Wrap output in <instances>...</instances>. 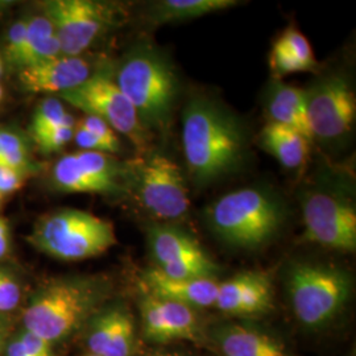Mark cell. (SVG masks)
Returning a JSON list of instances; mask_svg holds the SVG:
<instances>
[{
	"mask_svg": "<svg viewBox=\"0 0 356 356\" xmlns=\"http://www.w3.org/2000/svg\"><path fill=\"white\" fill-rule=\"evenodd\" d=\"M73 118L69 114L63 101L58 97H47L38 103L31 120L29 134L33 141L38 140L42 135L49 132L53 128L60 126Z\"/></svg>",
	"mask_w": 356,
	"mask_h": 356,
	"instance_id": "d4e9b609",
	"label": "cell"
},
{
	"mask_svg": "<svg viewBox=\"0 0 356 356\" xmlns=\"http://www.w3.org/2000/svg\"><path fill=\"white\" fill-rule=\"evenodd\" d=\"M60 54V41L49 17L42 11L28 15L26 44L15 69L20 70Z\"/></svg>",
	"mask_w": 356,
	"mask_h": 356,
	"instance_id": "44dd1931",
	"label": "cell"
},
{
	"mask_svg": "<svg viewBox=\"0 0 356 356\" xmlns=\"http://www.w3.org/2000/svg\"><path fill=\"white\" fill-rule=\"evenodd\" d=\"M3 198H4V197H3V195H1V194H0V206H1V204H3Z\"/></svg>",
	"mask_w": 356,
	"mask_h": 356,
	"instance_id": "f35d334b",
	"label": "cell"
},
{
	"mask_svg": "<svg viewBox=\"0 0 356 356\" xmlns=\"http://www.w3.org/2000/svg\"><path fill=\"white\" fill-rule=\"evenodd\" d=\"M3 67H4V63H3V58H1V56H0V74H1V72H3Z\"/></svg>",
	"mask_w": 356,
	"mask_h": 356,
	"instance_id": "74e56055",
	"label": "cell"
},
{
	"mask_svg": "<svg viewBox=\"0 0 356 356\" xmlns=\"http://www.w3.org/2000/svg\"><path fill=\"white\" fill-rule=\"evenodd\" d=\"M19 339L28 356H53L51 344L32 332L23 331V334L19 335Z\"/></svg>",
	"mask_w": 356,
	"mask_h": 356,
	"instance_id": "1f68e13d",
	"label": "cell"
},
{
	"mask_svg": "<svg viewBox=\"0 0 356 356\" xmlns=\"http://www.w3.org/2000/svg\"><path fill=\"white\" fill-rule=\"evenodd\" d=\"M219 347L225 356H288L275 338L242 326H231L222 331Z\"/></svg>",
	"mask_w": 356,
	"mask_h": 356,
	"instance_id": "7402d4cb",
	"label": "cell"
},
{
	"mask_svg": "<svg viewBox=\"0 0 356 356\" xmlns=\"http://www.w3.org/2000/svg\"><path fill=\"white\" fill-rule=\"evenodd\" d=\"M285 209L276 194L245 188L220 197L207 210V222L229 245L257 248L269 242L281 229Z\"/></svg>",
	"mask_w": 356,
	"mask_h": 356,
	"instance_id": "277c9868",
	"label": "cell"
},
{
	"mask_svg": "<svg viewBox=\"0 0 356 356\" xmlns=\"http://www.w3.org/2000/svg\"><path fill=\"white\" fill-rule=\"evenodd\" d=\"M181 138L189 175L200 185L227 175L242 161V124L211 99L191 98L182 115Z\"/></svg>",
	"mask_w": 356,
	"mask_h": 356,
	"instance_id": "6da1fadb",
	"label": "cell"
},
{
	"mask_svg": "<svg viewBox=\"0 0 356 356\" xmlns=\"http://www.w3.org/2000/svg\"><path fill=\"white\" fill-rule=\"evenodd\" d=\"M23 297V286L10 268L0 267V316L16 310Z\"/></svg>",
	"mask_w": 356,
	"mask_h": 356,
	"instance_id": "83f0119b",
	"label": "cell"
},
{
	"mask_svg": "<svg viewBox=\"0 0 356 356\" xmlns=\"http://www.w3.org/2000/svg\"><path fill=\"white\" fill-rule=\"evenodd\" d=\"M236 4V0H161L149 7L148 19L154 26H164L198 19L232 8Z\"/></svg>",
	"mask_w": 356,
	"mask_h": 356,
	"instance_id": "603a6c76",
	"label": "cell"
},
{
	"mask_svg": "<svg viewBox=\"0 0 356 356\" xmlns=\"http://www.w3.org/2000/svg\"><path fill=\"white\" fill-rule=\"evenodd\" d=\"M293 312L307 327H319L334 318L351 294V279L339 268L297 263L288 273Z\"/></svg>",
	"mask_w": 356,
	"mask_h": 356,
	"instance_id": "8992f818",
	"label": "cell"
},
{
	"mask_svg": "<svg viewBox=\"0 0 356 356\" xmlns=\"http://www.w3.org/2000/svg\"><path fill=\"white\" fill-rule=\"evenodd\" d=\"M108 293L99 277H61L42 284L24 309L23 323L53 344L69 337L95 313Z\"/></svg>",
	"mask_w": 356,
	"mask_h": 356,
	"instance_id": "7a4b0ae2",
	"label": "cell"
},
{
	"mask_svg": "<svg viewBox=\"0 0 356 356\" xmlns=\"http://www.w3.org/2000/svg\"><path fill=\"white\" fill-rule=\"evenodd\" d=\"M58 98L86 115L99 118L116 134L124 135L139 148L145 145L147 131L113 76L95 73L86 82L58 95Z\"/></svg>",
	"mask_w": 356,
	"mask_h": 356,
	"instance_id": "ba28073f",
	"label": "cell"
},
{
	"mask_svg": "<svg viewBox=\"0 0 356 356\" xmlns=\"http://www.w3.org/2000/svg\"><path fill=\"white\" fill-rule=\"evenodd\" d=\"M132 185L143 206L153 216L173 220L186 216L189 191L175 161L161 153H153L132 166Z\"/></svg>",
	"mask_w": 356,
	"mask_h": 356,
	"instance_id": "30bf717a",
	"label": "cell"
},
{
	"mask_svg": "<svg viewBox=\"0 0 356 356\" xmlns=\"http://www.w3.org/2000/svg\"><path fill=\"white\" fill-rule=\"evenodd\" d=\"M26 26H28V15H24L13 22L4 36L3 53L0 56L3 58V63H6L13 69L16 67L19 57L26 44Z\"/></svg>",
	"mask_w": 356,
	"mask_h": 356,
	"instance_id": "4316f807",
	"label": "cell"
},
{
	"mask_svg": "<svg viewBox=\"0 0 356 356\" xmlns=\"http://www.w3.org/2000/svg\"><path fill=\"white\" fill-rule=\"evenodd\" d=\"M8 332H10L8 321L4 316H0V354L3 353V350L7 347V343H8Z\"/></svg>",
	"mask_w": 356,
	"mask_h": 356,
	"instance_id": "e575fe53",
	"label": "cell"
},
{
	"mask_svg": "<svg viewBox=\"0 0 356 356\" xmlns=\"http://www.w3.org/2000/svg\"><path fill=\"white\" fill-rule=\"evenodd\" d=\"M0 166H8L28 173L36 170L26 135L13 127L0 128Z\"/></svg>",
	"mask_w": 356,
	"mask_h": 356,
	"instance_id": "cb8c5ba5",
	"label": "cell"
},
{
	"mask_svg": "<svg viewBox=\"0 0 356 356\" xmlns=\"http://www.w3.org/2000/svg\"><path fill=\"white\" fill-rule=\"evenodd\" d=\"M144 335L154 342L194 339L198 319L191 306L144 294L140 302Z\"/></svg>",
	"mask_w": 356,
	"mask_h": 356,
	"instance_id": "9a60e30c",
	"label": "cell"
},
{
	"mask_svg": "<svg viewBox=\"0 0 356 356\" xmlns=\"http://www.w3.org/2000/svg\"><path fill=\"white\" fill-rule=\"evenodd\" d=\"M31 176L26 170L0 166V194L3 197L20 191L26 185V179Z\"/></svg>",
	"mask_w": 356,
	"mask_h": 356,
	"instance_id": "4dcf8cb0",
	"label": "cell"
},
{
	"mask_svg": "<svg viewBox=\"0 0 356 356\" xmlns=\"http://www.w3.org/2000/svg\"><path fill=\"white\" fill-rule=\"evenodd\" d=\"M156 269L173 279H214L219 268L194 238L166 225L148 227Z\"/></svg>",
	"mask_w": 356,
	"mask_h": 356,
	"instance_id": "4fadbf2b",
	"label": "cell"
},
{
	"mask_svg": "<svg viewBox=\"0 0 356 356\" xmlns=\"http://www.w3.org/2000/svg\"><path fill=\"white\" fill-rule=\"evenodd\" d=\"M306 116L313 139L334 143L354 126L356 98L350 83L339 74L325 76L305 90Z\"/></svg>",
	"mask_w": 356,
	"mask_h": 356,
	"instance_id": "8fae6325",
	"label": "cell"
},
{
	"mask_svg": "<svg viewBox=\"0 0 356 356\" xmlns=\"http://www.w3.org/2000/svg\"><path fill=\"white\" fill-rule=\"evenodd\" d=\"M76 119L74 116L66 120L63 124L57 126L56 128L38 138L35 140V144L38 145V151L42 154H51V153H57L63 151L65 147L73 140L74 138V129H76Z\"/></svg>",
	"mask_w": 356,
	"mask_h": 356,
	"instance_id": "f1b7e54d",
	"label": "cell"
},
{
	"mask_svg": "<svg viewBox=\"0 0 356 356\" xmlns=\"http://www.w3.org/2000/svg\"><path fill=\"white\" fill-rule=\"evenodd\" d=\"M26 242L63 261H81L107 252L118 243L114 225L76 209H60L38 218Z\"/></svg>",
	"mask_w": 356,
	"mask_h": 356,
	"instance_id": "5b68a950",
	"label": "cell"
},
{
	"mask_svg": "<svg viewBox=\"0 0 356 356\" xmlns=\"http://www.w3.org/2000/svg\"><path fill=\"white\" fill-rule=\"evenodd\" d=\"M49 178L51 188L61 193L122 197L132 186V166L113 154L79 151L60 157Z\"/></svg>",
	"mask_w": 356,
	"mask_h": 356,
	"instance_id": "52a82bcc",
	"label": "cell"
},
{
	"mask_svg": "<svg viewBox=\"0 0 356 356\" xmlns=\"http://www.w3.org/2000/svg\"><path fill=\"white\" fill-rule=\"evenodd\" d=\"M6 355L7 356H28L23 348V346L20 343L19 337H16L11 342L7 343L6 347Z\"/></svg>",
	"mask_w": 356,
	"mask_h": 356,
	"instance_id": "836d02e7",
	"label": "cell"
},
{
	"mask_svg": "<svg viewBox=\"0 0 356 356\" xmlns=\"http://www.w3.org/2000/svg\"><path fill=\"white\" fill-rule=\"evenodd\" d=\"M267 113L269 122L293 128L313 140L306 116L305 90L286 85L277 79L269 91Z\"/></svg>",
	"mask_w": 356,
	"mask_h": 356,
	"instance_id": "d6986e66",
	"label": "cell"
},
{
	"mask_svg": "<svg viewBox=\"0 0 356 356\" xmlns=\"http://www.w3.org/2000/svg\"><path fill=\"white\" fill-rule=\"evenodd\" d=\"M11 254V229L10 222L0 216V261Z\"/></svg>",
	"mask_w": 356,
	"mask_h": 356,
	"instance_id": "d6a6232c",
	"label": "cell"
},
{
	"mask_svg": "<svg viewBox=\"0 0 356 356\" xmlns=\"http://www.w3.org/2000/svg\"><path fill=\"white\" fill-rule=\"evenodd\" d=\"M114 79L147 132L166 129L177 101L178 81L161 51L151 45L135 47L118 66Z\"/></svg>",
	"mask_w": 356,
	"mask_h": 356,
	"instance_id": "3957f363",
	"label": "cell"
},
{
	"mask_svg": "<svg viewBox=\"0 0 356 356\" xmlns=\"http://www.w3.org/2000/svg\"><path fill=\"white\" fill-rule=\"evenodd\" d=\"M148 356H178L176 354H170V353H157V354H152Z\"/></svg>",
	"mask_w": 356,
	"mask_h": 356,
	"instance_id": "d590c367",
	"label": "cell"
},
{
	"mask_svg": "<svg viewBox=\"0 0 356 356\" xmlns=\"http://www.w3.org/2000/svg\"><path fill=\"white\" fill-rule=\"evenodd\" d=\"M92 76L91 65L81 56L60 54L17 70L19 88L29 94H64Z\"/></svg>",
	"mask_w": 356,
	"mask_h": 356,
	"instance_id": "5bb4252c",
	"label": "cell"
},
{
	"mask_svg": "<svg viewBox=\"0 0 356 356\" xmlns=\"http://www.w3.org/2000/svg\"><path fill=\"white\" fill-rule=\"evenodd\" d=\"M134 346V319L126 309L114 306L91 319L88 347L92 355L131 356Z\"/></svg>",
	"mask_w": 356,
	"mask_h": 356,
	"instance_id": "e0dca14e",
	"label": "cell"
},
{
	"mask_svg": "<svg viewBox=\"0 0 356 356\" xmlns=\"http://www.w3.org/2000/svg\"><path fill=\"white\" fill-rule=\"evenodd\" d=\"M3 98H4V89H3V86L0 85V103L3 102Z\"/></svg>",
	"mask_w": 356,
	"mask_h": 356,
	"instance_id": "8d00e7d4",
	"label": "cell"
},
{
	"mask_svg": "<svg viewBox=\"0 0 356 356\" xmlns=\"http://www.w3.org/2000/svg\"><path fill=\"white\" fill-rule=\"evenodd\" d=\"M41 11L54 26L65 56L88 51L114 19L108 4L91 0H49L42 3Z\"/></svg>",
	"mask_w": 356,
	"mask_h": 356,
	"instance_id": "7c38bea8",
	"label": "cell"
},
{
	"mask_svg": "<svg viewBox=\"0 0 356 356\" xmlns=\"http://www.w3.org/2000/svg\"><path fill=\"white\" fill-rule=\"evenodd\" d=\"M301 206L307 242L342 252L355 251L356 210L350 198L338 191H310Z\"/></svg>",
	"mask_w": 356,
	"mask_h": 356,
	"instance_id": "9c48e42d",
	"label": "cell"
},
{
	"mask_svg": "<svg viewBox=\"0 0 356 356\" xmlns=\"http://www.w3.org/2000/svg\"><path fill=\"white\" fill-rule=\"evenodd\" d=\"M272 281L263 272H243L218 285L216 306L226 314H263L272 307Z\"/></svg>",
	"mask_w": 356,
	"mask_h": 356,
	"instance_id": "2e32d148",
	"label": "cell"
},
{
	"mask_svg": "<svg viewBox=\"0 0 356 356\" xmlns=\"http://www.w3.org/2000/svg\"><path fill=\"white\" fill-rule=\"evenodd\" d=\"M88 356H97V355H92V354H90V355Z\"/></svg>",
	"mask_w": 356,
	"mask_h": 356,
	"instance_id": "ab89813d",
	"label": "cell"
},
{
	"mask_svg": "<svg viewBox=\"0 0 356 356\" xmlns=\"http://www.w3.org/2000/svg\"><path fill=\"white\" fill-rule=\"evenodd\" d=\"M309 144L302 134L282 124L268 122L260 132V145L288 169L300 168L305 163Z\"/></svg>",
	"mask_w": 356,
	"mask_h": 356,
	"instance_id": "ffe728a7",
	"label": "cell"
},
{
	"mask_svg": "<svg viewBox=\"0 0 356 356\" xmlns=\"http://www.w3.org/2000/svg\"><path fill=\"white\" fill-rule=\"evenodd\" d=\"M148 294L191 307L216 306L218 285L216 279H173L152 268L143 277Z\"/></svg>",
	"mask_w": 356,
	"mask_h": 356,
	"instance_id": "ac0fdd59",
	"label": "cell"
},
{
	"mask_svg": "<svg viewBox=\"0 0 356 356\" xmlns=\"http://www.w3.org/2000/svg\"><path fill=\"white\" fill-rule=\"evenodd\" d=\"M286 53H289L300 64L305 67L306 72L313 70L317 66L314 51L309 40L297 28L289 26L275 42Z\"/></svg>",
	"mask_w": 356,
	"mask_h": 356,
	"instance_id": "484cf974",
	"label": "cell"
},
{
	"mask_svg": "<svg viewBox=\"0 0 356 356\" xmlns=\"http://www.w3.org/2000/svg\"><path fill=\"white\" fill-rule=\"evenodd\" d=\"M76 126L88 131L91 135L98 138L99 140H102L108 147L111 154H115L120 151V140L118 138V134L99 118L86 115L85 118H82L79 120V123H76Z\"/></svg>",
	"mask_w": 356,
	"mask_h": 356,
	"instance_id": "f546056e",
	"label": "cell"
}]
</instances>
